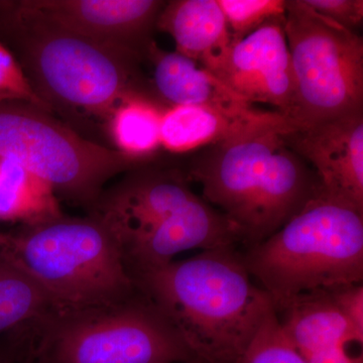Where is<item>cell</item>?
Returning <instances> with one entry per match:
<instances>
[{
    "label": "cell",
    "mask_w": 363,
    "mask_h": 363,
    "mask_svg": "<svg viewBox=\"0 0 363 363\" xmlns=\"http://www.w3.org/2000/svg\"><path fill=\"white\" fill-rule=\"evenodd\" d=\"M0 101H21L49 112V107L33 91L13 54L0 43Z\"/></svg>",
    "instance_id": "cell-23"
},
{
    "label": "cell",
    "mask_w": 363,
    "mask_h": 363,
    "mask_svg": "<svg viewBox=\"0 0 363 363\" xmlns=\"http://www.w3.org/2000/svg\"><path fill=\"white\" fill-rule=\"evenodd\" d=\"M7 355H9V341L4 335L0 341V363H6Z\"/></svg>",
    "instance_id": "cell-28"
},
{
    "label": "cell",
    "mask_w": 363,
    "mask_h": 363,
    "mask_svg": "<svg viewBox=\"0 0 363 363\" xmlns=\"http://www.w3.org/2000/svg\"><path fill=\"white\" fill-rule=\"evenodd\" d=\"M147 60L152 66L154 97L166 108L196 105L238 116H255L262 111L241 99L192 59L164 51L156 42L150 45Z\"/></svg>",
    "instance_id": "cell-14"
},
{
    "label": "cell",
    "mask_w": 363,
    "mask_h": 363,
    "mask_svg": "<svg viewBox=\"0 0 363 363\" xmlns=\"http://www.w3.org/2000/svg\"><path fill=\"white\" fill-rule=\"evenodd\" d=\"M174 363H203L200 362L197 358H194V359L186 360V362H174Z\"/></svg>",
    "instance_id": "cell-30"
},
{
    "label": "cell",
    "mask_w": 363,
    "mask_h": 363,
    "mask_svg": "<svg viewBox=\"0 0 363 363\" xmlns=\"http://www.w3.org/2000/svg\"><path fill=\"white\" fill-rule=\"evenodd\" d=\"M9 233H0V247H6L9 245Z\"/></svg>",
    "instance_id": "cell-29"
},
{
    "label": "cell",
    "mask_w": 363,
    "mask_h": 363,
    "mask_svg": "<svg viewBox=\"0 0 363 363\" xmlns=\"http://www.w3.org/2000/svg\"><path fill=\"white\" fill-rule=\"evenodd\" d=\"M291 150L313 167L324 194L363 212V111L281 133Z\"/></svg>",
    "instance_id": "cell-11"
},
{
    "label": "cell",
    "mask_w": 363,
    "mask_h": 363,
    "mask_svg": "<svg viewBox=\"0 0 363 363\" xmlns=\"http://www.w3.org/2000/svg\"><path fill=\"white\" fill-rule=\"evenodd\" d=\"M133 279L203 363L240 362L274 309L236 245L202 250Z\"/></svg>",
    "instance_id": "cell-1"
},
{
    "label": "cell",
    "mask_w": 363,
    "mask_h": 363,
    "mask_svg": "<svg viewBox=\"0 0 363 363\" xmlns=\"http://www.w3.org/2000/svg\"><path fill=\"white\" fill-rule=\"evenodd\" d=\"M189 183L181 169L142 167L128 172L108 192L104 191L91 213L111 225L123 247L194 201L198 196Z\"/></svg>",
    "instance_id": "cell-12"
},
{
    "label": "cell",
    "mask_w": 363,
    "mask_h": 363,
    "mask_svg": "<svg viewBox=\"0 0 363 363\" xmlns=\"http://www.w3.org/2000/svg\"><path fill=\"white\" fill-rule=\"evenodd\" d=\"M7 340H9V355H7L6 363H30L25 353L21 352L9 339Z\"/></svg>",
    "instance_id": "cell-27"
},
{
    "label": "cell",
    "mask_w": 363,
    "mask_h": 363,
    "mask_svg": "<svg viewBox=\"0 0 363 363\" xmlns=\"http://www.w3.org/2000/svg\"><path fill=\"white\" fill-rule=\"evenodd\" d=\"M307 363H362V357H351L346 344H338L317 351L306 358Z\"/></svg>",
    "instance_id": "cell-26"
},
{
    "label": "cell",
    "mask_w": 363,
    "mask_h": 363,
    "mask_svg": "<svg viewBox=\"0 0 363 363\" xmlns=\"http://www.w3.org/2000/svg\"><path fill=\"white\" fill-rule=\"evenodd\" d=\"M329 291L357 335L363 338L362 284L336 286Z\"/></svg>",
    "instance_id": "cell-25"
},
{
    "label": "cell",
    "mask_w": 363,
    "mask_h": 363,
    "mask_svg": "<svg viewBox=\"0 0 363 363\" xmlns=\"http://www.w3.org/2000/svg\"><path fill=\"white\" fill-rule=\"evenodd\" d=\"M62 310L56 298L6 247H0V336Z\"/></svg>",
    "instance_id": "cell-18"
},
{
    "label": "cell",
    "mask_w": 363,
    "mask_h": 363,
    "mask_svg": "<svg viewBox=\"0 0 363 363\" xmlns=\"http://www.w3.org/2000/svg\"><path fill=\"white\" fill-rule=\"evenodd\" d=\"M6 248L62 310L114 304L138 292L121 241L96 213L23 224Z\"/></svg>",
    "instance_id": "cell-5"
},
{
    "label": "cell",
    "mask_w": 363,
    "mask_h": 363,
    "mask_svg": "<svg viewBox=\"0 0 363 363\" xmlns=\"http://www.w3.org/2000/svg\"><path fill=\"white\" fill-rule=\"evenodd\" d=\"M164 111L166 107L150 95L135 94L123 100L106 123L116 150L143 164H152V157L162 147Z\"/></svg>",
    "instance_id": "cell-19"
},
{
    "label": "cell",
    "mask_w": 363,
    "mask_h": 363,
    "mask_svg": "<svg viewBox=\"0 0 363 363\" xmlns=\"http://www.w3.org/2000/svg\"><path fill=\"white\" fill-rule=\"evenodd\" d=\"M213 75L247 104L269 105L293 121L296 87L285 16L231 45Z\"/></svg>",
    "instance_id": "cell-10"
},
{
    "label": "cell",
    "mask_w": 363,
    "mask_h": 363,
    "mask_svg": "<svg viewBox=\"0 0 363 363\" xmlns=\"http://www.w3.org/2000/svg\"><path fill=\"white\" fill-rule=\"evenodd\" d=\"M294 121L262 126L205 147L191 162L189 181L221 212L247 248L267 240L321 190L314 169L286 145Z\"/></svg>",
    "instance_id": "cell-2"
},
{
    "label": "cell",
    "mask_w": 363,
    "mask_h": 363,
    "mask_svg": "<svg viewBox=\"0 0 363 363\" xmlns=\"http://www.w3.org/2000/svg\"><path fill=\"white\" fill-rule=\"evenodd\" d=\"M157 30L173 38L176 52L214 73L225 58L233 38L217 0L166 2Z\"/></svg>",
    "instance_id": "cell-15"
},
{
    "label": "cell",
    "mask_w": 363,
    "mask_h": 363,
    "mask_svg": "<svg viewBox=\"0 0 363 363\" xmlns=\"http://www.w3.org/2000/svg\"><path fill=\"white\" fill-rule=\"evenodd\" d=\"M240 242V233L228 219L203 198L197 197L147 233L126 242L123 252L133 277L166 266L186 250H213Z\"/></svg>",
    "instance_id": "cell-13"
},
{
    "label": "cell",
    "mask_w": 363,
    "mask_h": 363,
    "mask_svg": "<svg viewBox=\"0 0 363 363\" xmlns=\"http://www.w3.org/2000/svg\"><path fill=\"white\" fill-rule=\"evenodd\" d=\"M238 363H307L281 330L274 309L267 313Z\"/></svg>",
    "instance_id": "cell-22"
},
{
    "label": "cell",
    "mask_w": 363,
    "mask_h": 363,
    "mask_svg": "<svg viewBox=\"0 0 363 363\" xmlns=\"http://www.w3.org/2000/svg\"><path fill=\"white\" fill-rule=\"evenodd\" d=\"M23 6L52 23L128 58L147 60L166 1L160 0H28Z\"/></svg>",
    "instance_id": "cell-9"
},
{
    "label": "cell",
    "mask_w": 363,
    "mask_h": 363,
    "mask_svg": "<svg viewBox=\"0 0 363 363\" xmlns=\"http://www.w3.org/2000/svg\"><path fill=\"white\" fill-rule=\"evenodd\" d=\"M289 121L274 111L238 116L196 105L168 107L162 114L161 145L168 152L184 154L218 145L262 126Z\"/></svg>",
    "instance_id": "cell-16"
},
{
    "label": "cell",
    "mask_w": 363,
    "mask_h": 363,
    "mask_svg": "<svg viewBox=\"0 0 363 363\" xmlns=\"http://www.w3.org/2000/svg\"><path fill=\"white\" fill-rule=\"evenodd\" d=\"M62 213L47 182L20 162L0 157V220L28 224Z\"/></svg>",
    "instance_id": "cell-20"
},
{
    "label": "cell",
    "mask_w": 363,
    "mask_h": 363,
    "mask_svg": "<svg viewBox=\"0 0 363 363\" xmlns=\"http://www.w3.org/2000/svg\"><path fill=\"white\" fill-rule=\"evenodd\" d=\"M0 157L47 182L54 192L87 213L114 176L147 166L91 140L35 105L0 101Z\"/></svg>",
    "instance_id": "cell-7"
},
{
    "label": "cell",
    "mask_w": 363,
    "mask_h": 363,
    "mask_svg": "<svg viewBox=\"0 0 363 363\" xmlns=\"http://www.w3.org/2000/svg\"><path fill=\"white\" fill-rule=\"evenodd\" d=\"M11 21L21 69L52 113L106 124L126 98L150 95L140 62L69 32L21 2Z\"/></svg>",
    "instance_id": "cell-3"
},
{
    "label": "cell",
    "mask_w": 363,
    "mask_h": 363,
    "mask_svg": "<svg viewBox=\"0 0 363 363\" xmlns=\"http://www.w3.org/2000/svg\"><path fill=\"white\" fill-rule=\"evenodd\" d=\"M279 313L281 330L304 359L338 344L363 342L329 290L301 294Z\"/></svg>",
    "instance_id": "cell-17"
},
{
    "label": "cell",
    "mask_w": 363,
    "mask_h": 363,
    "mask_svg": "<svg viewBox=\"0 0 363 363\" xmlns=\"http://www.w3.org/2000/svg\"><path fill=\"white\" fill-rule=\"evenodd\" d=\"M315 13L355 32L362 23V0H303Z\"/></svg>",
    "instance_id": "cell-24"
},
{
    "label": "cell",
    "mask_w": 363,
    "mask_h": 363,
    "mask_svg": "<svg viewBox=\"0 0 363 363\" xmlns=\"http://www.w3.org/2000/svg\"><path fill=\"white\" fill-rule=\"evenodd\" d=\"M233 38V44L257 30L267 21L283 18L286 0H217Z\"/></svg>",
    "instance_id": "cell-21"
},
{
    "label": "cell",
    "mask_w": 363,
    "mask_h": 363,
    "mask_svg": "<svg viewBox=\"0 0 363 363\" xmlns=\"http://www.w3.org/2000/svg\"><path fill=\"white\" fill-rule=\"evenodd\" d=\"M242 257L277 314L301 294L362 284L363 212L320 190Z\"/></svg>",
    "instance_id": "cell-4"
},
{
    "label": "cell",
    "mask_w": 363,
    "mask_h": 363,
    "mask_svg": "<svg viewBox=\"0 0 363 363\" xmlns=\"http://www.w3.org/2000/svg\"><path fill=\"white\" fill-rule=\"evenodd\" d=\"M285 33L295 80L293 121L314 123L363 111V40L286 0Z\"/></svg>",
    "instance_id": "cell-8"
},
{
    "label": "cell",
    "mask_w": 363,
    "mask_h": 363,
    "mask_svg": "<svg viewBox=\"0 0 363 363\" xmlns=\"http://www.w3.org/2000/svg\"><path fill=\"white\" fill-rule=\"evenodd\" d=\"M30 363H174L194 359L168 318L138 290L114 304L58 310L23 329Z\"/></svg>",
    "instance_id": "cell-6"
}]
</instances>
